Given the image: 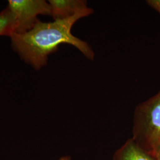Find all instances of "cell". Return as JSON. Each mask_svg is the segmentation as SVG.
Segmentation results:
<instances>
[{
	"instance_id": "1",
	"label": "cell",
	"mask_w": 160,
	"mask_h": 160,
	"mask_svg": "<svg viewBox=\"0 0 160 160\" xmlns=\"http://www.w3.org/2000/svg\"><path fill=\"white\" fill-rule=\"evenodd\" d=\"M93 12V9L89 7L68 18L54 20L52 22L39 20L29 32L12 34V47L26 63L35 69H40L46 65L48 57L63 43L74 46L86 58L93 60L95 54L92 48L87 42L75 37L71 32L75 23Z\"/></svg>"
},
{
	"instance_id": "2",
	"label": "cell",
	"mask_w": 160,
	"mask_h": 160,
	"mask_svg": "<svg viewBox=\"0 0 160 160\" xmlns=\"http://www.w3.org/2000/svg\"><path fill=\"white\" fill-rule=\"evenodd\" d=\"M132 138L141 148L154 156L160 143V91L136 107Z\"/></svg>"
},
{
	"instance_id": "3",
	"label": "cell",
	"mask_w": 160,
	"mask_h": 160,
	"mask_svg": "<svg viewBox=\"0 0 160 160\" xmlns=\"http://www.w3.org/2000/svg\"><path fill=\"white\" fill-rule=\"evenodd\" d=\"M8 8L15 19L14 33L23 34L34 28L39 15H51L49 2L45 0H10Z\"/></svg>"
},
{
	"instance_id": "4",
	"label": "cell",
	"mask_w": 160,
	"mask_h": 160,
	"mask_svg": "<svg viewBox=\"0 0 160 160\" xmlns=\"http://www.w3.org/2000/svg\"><path fill=\"white\" fill-rule=\"evenodd\" d=\"M54 20L63 19L88 9L86 0H50L48 1Z\"/></svg>"
},
{
	"instance_id": "5",
	"label": "cell",
	"mask_w": 160,
	"mask_h": 160,
	"mask_svg": "<svg viewBox=\"0 0 160 160\" xmlns=\"http://www.w3.org/2000/svg\"><path fill=\"white\" fill-rule=\"evenodd\" d=\"M112 160H157L156 158L138 146L131 138L113 154Z\"/></svg>"
},
{
	"instance_id": "6",
	"label": "cell",
	"mask_w": 160,
	"mask_h": 160,
	"mask_svg": "<svg viewBox=\"0 0 160 160\" xmlns=\"http://www.w3.org/2000/svg\"><path fill=\"white\" fill-rule=\"evenodd\" d=\"M15 19L10 10L7 7L0 12V36H11L15 32Z\"/></svg>"
},
{
	"instance_id": "7",
	"label": "cell",
	"mask_w": 160,
	"mask_h": 160,
	"mask_svg": "<svg viewBox=\"0 0 160 160\" xmlns=\"http://www.w3.org/2000/svg\"><path fill=\"white\" fill-rule=\"evenodd\" d=\"M147 3L160 14V0H148Z\"/></svg>"
},
{
	"instance_id": "8",
	"label": "cell",
	"mask_w": 160,
	"mask_h": 160,
	"mask_svg": "<svg viewBox=\"0 0 160 160\" xmlns=\"http://www.w3.org/2000/svg\"><path fill=\"white\" fill-rule=\"evenodd\" d=\"M154 156L157 160H160V143L158 145V147L156 149Z\"/></svg>"
},
{
	"instance_id": "9",
	"label": "cell",
	"mask_w": 160,
	"mask_h": 160,
	"mask_svg": "<svg viewBox=\"0 0 160 160\" xmlns=\"http://www.w3.org/2000/svg\"><path fill=\"white\" fill-rule=\"evenodd\" d=\"M58 160H71V158L70 156L69 155H64L61 157V158H59Z\"/></svg>"
}]
</instances>
